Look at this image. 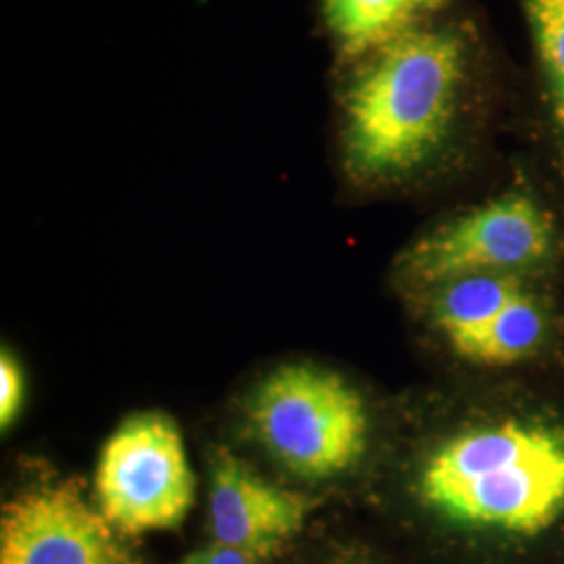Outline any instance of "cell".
I'll list each match as a JSON object with an SVG mask.
<instances>
[{"mask_svg":"<svg viewBox=\"0 0 564 564\" xmlns=\"http://www.w3.org/2000/svg\"><path fill=\"white\" fill-rule=\"evenodd\" d=\"M558 205L531 181L435 224L403 251L398 276L412 291L473 274L542 276L563 260Z\"/></svg>","mask_w":564,"mask_h":564,"instance_id":"3957f363","label":"cell"},{"mask_svg":"<svg viewBox=\"0 0 564 564\" xmlns=\"http://www.w3.org/2000/svg\"><path fill=\"white\" fill-rule=\"evenodd\" d=\"M458 0H323V20L343 65L402 36Z\"/></svg>","mask_w":564,"mask_h":564,"instance_id":"30bf717a","label":"cell"},{"mask_svg":"<svg viewBox=\"0 0 564 564\" xmlns=\"http://www.w3.org/2000/svg\"><path fill=\"white\" fill-rule=\"evenodd\" d=\"M181 564H258L251 556L232 550L228 545L214 544L191 552Z\"/></svg>","mask_w":564,"mask_h":564,"instance_id":"4fadbf2b","label":"cell"},{"mask_svg":"<svg viewBox=\"0 0 564 564\" xmlns=\"http://www.w3.org/2000/svg\"><path fill=\"white\" fill-rule=\"evenodd\" d=\"M540 279L521 274H473L437 284L423 295L429 300L435 328L454 347L491 323L508 303Z\"/></svg>","mask_w":564,"mask_h":564,"instance_id":"8fae6325","label":"cell"},{"mask_svg":"<svg viewBox=\"0 0 564 564\" xmlns=\"http://www.w3.org/2000/svg\"><path fill=\"white\" fill-rule=\"evenodd\" d=\"M97 508L123 535L174 529L195 505V473L181 429L163 412L130 416L102 447Z\"/></svg>","mask_w":564,"mask_h":564,"instance_id":"5b68a950","label":"cell"},{"mask_svg":"<svg viewBox=\"0 0 564 564\" xmlns=\"http://www.w3.org/2000/svg\"><path fill=\"white\" fill-rule=\"evenodd\" d=\"M412 491L449 531L510 563L564 550V400L510 398L429 447Z\"/></svg>","mask_w":564,"mask_h":564,"instance_id":"7a4b0ae2","label":"cell"},{"mask_svg":"<svg viewBox=\"0 0 564 564\" xmlns=\"http://www.w3.org/2000/svg\"><path fill=\"white\" fill-rule=\"evenodd\" d=\"M343 67V162L362 184L416 181L484 144L502 116L498 55L458 4Z\"/></svg>","mask_w":564,"mask_h":564,"instance_id":"6da1fadb","label":"cell"},{"mask_svg":"<svg viewBox=\"0 0 564 564\" xmlns=\"http://www.w3.org/2000/svg\"><path fill=\"white\" fill-rule=\"evenodd\" d=\"M527 41V80L514 99L529 158L564 207V0H512Z\"/></svg>","mask_w":564,"mask_h":564,"instance_id":"52a82bcc","label":"cell"},{"mask_svg":"<svg viewBox=\"0 0 564 564\" xmlns=\"http://www.w3.org/2000/svg\"><path fill=\"white\" fill-rule=\"evenodd\" d=\"M302 494L265 481L251 466L223 452L212 466L209 524L216 544L260 561L272 556L305 524Z\"/></svg>","mask_w":564,"mask_h":564,"instance_id":"ba28073f","label":"cell"},{"mask_svg":"<svg viewBox=\"0 0 564 564\" xmlns=\"http://www.w3.org/2000/svg\"><path fill=\"white\" fill-rule=\"evenodd\" d=\"M558 314L545 279L533 281L505 310L452 349L479 368L514 370L535 362L558 337Z\"/></svg>","mask_w":564,"mask_h":564,"instance_id":"9c48e42d","label":"cell"},{"mask_svg":"<svg viewBox=\"0 0 564 564\" xmlns=\"http://www.w3.org/2000/svg\"><path fill=\"white\" fill-rule=\"evenodd\" d=\"M247 421L272 458L302 479H330L362 460L370 419L360 391L312 364L270 372L247 402Z\"/></svg>","mask_w":564,"mask_h":564,"instance_id":"277c9868","label":"cell"},{"mask_svg":"<svg viewBox=\"0 0 564 564\" xmlns=\"http://www.w3.org/2000/svg\"><path fill=\"white\" fill-rule=\"evenodd\" d=\"M354 564H358V563H354Z\"/></svg>","mask_w":564,"mask_h":564,"instance_id":"5bb4252c","label":"cell"},{"mask_svg":"<svg viewBox=\"0 0 564 564\" xmlns=\"http://www.w3.org/2000/svg\"><path fill=\"white\" fill-rule=\"evenodd\" d=\"M25 393L20 362L7 349L0 356V424L7 429L18 419Z\"/></svg>","mask_w":564,"mask_h":564,"instance_id":"7c38bea8","label":"cell"},{"mask_svg":"<svg viewBox=\"0 0 564 564\" xmlns=\"http://www.w3.org/2000/svg\"><path fill=\"white\" fill-rule=\"evenodd\" d=\"M113 531L80 487L42 485L4 506L0 564H126Z\"/></svg>","mask_w":564,"mask_h":564,"instance_id":"8992f818","label":"cell"}]
</instances>
